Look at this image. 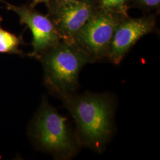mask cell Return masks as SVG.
Returning <instances> with one entry per match:
<instances>
[{
    "instance_id": "cell-9",
    "label": "cell",
    "mask_w": 160,
    "mask_h": 160,
    "mask_svg": "<svg viewBox=\"0 0 160 160\" xmlns=\"http://www.w3.org/2000/svg\"><path fill=\"white\" fill-rule=\"evenodd\" d=\"M97 10L128 16L131 0H94Z\"/></svg>"
},
{
    "instance_id": "cell-12",
    "label": "cell",
    "mask_w": 160,
    "mask_h": 160,
    "mask_svg": "<svg viewBox=\"0 0 160 160\" xmlns=\"http://www.w3.org/2000/svg\"><path fill=\"white\" fill-rule=\"evenodd\" d=\"M50 1L51 0H32L29 6L34 8L36 6H38L40 3H45L47 6Z\"/></svg>"
},
{
    "instance_id": "cell-11",
    "label": "cell",
    "mask_w": 160,
    "mask_h": 160,
    "mask_svg": "<svg viewBox=\"0 0 160 160\" xmlns=\"http://www.w3.org/2000/svg\"><path fill=\"white\" fill-rule=\"evenodd\" d=\"M81 1V0H51V1L46 6L48 8H49V7L59 6L63 4L74 2V1Z\"/></svg>"
},
{
    "instance_id": "cell-4",
    "label": "cell",
    "mask_w": 160,
    "mask_h": 160,
    "mask_svg": "<svg viewBox=\"0 0 160 160\" xmlns=\"http://www.w3.org/2000/svg\"><path fill=\"white\" fill-rule=\"evenodd\" d=\"M125 17L96 10L75 35V43L96 62L106 59L114 31Z\"/></svg>"
},
{
    "instance_id": "cell-3",
    "label": "cell",
    "mask_w": 160,
    "mask_h": 160,
    "mask_svg": "<svg viewBox=\"0 0 160 160\" xmlns=\"http://www.w3.org/2000/svg\"><path fill=\"white\" fill-rule=\"evenodd\" d=\"M35 147L58 160H69L81 147L68 119L43 97L29 126Z\"/></svg>"
},
{
    "instance_id": "cell-8",
    "label": "cell",
    "mask_w": 160,
    "mask_h": 160,
    "mask_svg": "<svg viewBox=\"0 0 160 160\" xmlns=\"http://www.w3.org/2000/svg\"><path fill=\"white\" fill-rule=\"evenodd\" d=\"M2 17H0V53L24 55L20 46L24 44L23 36L8 32L1 26Z\"/></svg>"
},
{
    "instance_id": "cell-7",
    "label": "cell",
    "mask_w": 160,
    "mask_h": 160,
    "mask_svg": "<svg viewBox=\"0 0 160 160\" xmlns=\"http://www.w3.org/2000/svg\"><path fill=\"white\" fill-rule=\"evenodd\" d=\"M94 0H81L48 8V15L61 39L74 42L75 35L96 12Z\"/></svg>"
},
{
    "instance_id": "cell-6",
    "label": "cell",
    "mask_w": 160,
    "mask_h": 160,
    "mask_svg": "<svg viewBox=\"0 0 160 160\" xmlns=\"http://www.w3.org/2000/svg\"><path fill=\"white\" fill-rule=\"evenodd\" d=\"M157 18L154 14L139 18L124 17L116 27L106 59L119 65L138 40L154 32Z\"/></svg>"
},
{
    "instance_id": "cell-5",
    "label": "cell",
    "mask_w": 160,
    "mask_h": 160,
    "mask_svg": "<svg viewBox=\"0 0 160 160\" xmlns=\"http://www.w3.org/2000/svg\"><path fill=\"white\" fill-rule=\"evenodd\" d=\"M8 10L16 12L20 23L26 25L32 34L33 50L28 56L38 59L42 54L57 45L62 39L51 18L28 5L17 6L6 3Z\"/></svg>"
},
{
    "instance_id": "cell-10",
    "label": "cell",
    "mask_w": 160,
    "mask_h": 160,
    "mask_svg": "<svg viewBox=\"0 0 160 160\" xmlns=\"http://www.w3.org/2000/svg\"><path fill=\"white\" fill-rule=\"evenodd\" d=\"M132 7H137L143 12H160V0H131Z\"/></svg>"
},
{
    "instance_id": "cell-13",
    "label": "cell",
    "mask_w": 160,
    "mask_h": 160,
    "mask_svg": "<svg viewBox=\"0 0 160 160\" xmlns=\"http://www.w3.org/2000/svg\"><path fill=\"white\" fill-rule=\"evenodd\" d=\"M2 0H0V2H2Z\"/></svg>"
},
{
    "instance_id": "cell-1",
    "label": "cell",
    "mask_w": 160,
    "mask_h": 160,
    "mask_svg": "<svg viewBox=\"0 0 160 160\" xmlns=\"http://www.w3.org/2000/svg\"><path fill=\"white\" fill-rule=\"evenodd\" d=\"M75 124L81 147L102 153L114 132L115 102L107 93H69L61 97Z\"/></svg>"
},
{
    "instance_id": "cell-2",
    "label": "cell",
    "mask_w": 160,
    "mask_h": 160,
    "mask_svg": "<svg viewBox=\"0 0 160 160\" xmlns=\"http://www.w3.org/2000/svg\"><path fill=\"white\" fill-rule=\"evenodd\" d=\"M38 59L44 72V84L53 96L60 98L79 88V75L88 63L96 61L75 42L61 40Z\"/></svg>"
}]
</instances>
